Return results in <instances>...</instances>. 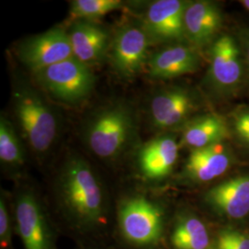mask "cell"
I'll list each match as a JSON object with an SVG mask.
<instances>
[{
    "label": "cell",
    "instance_id": "obj_1",
    "mask_svg": "<svg viewBox=\"0 0 249 249\" xmlns=\"http://www.w3.org/2000/svg\"><path fill=\"white\" fill-rule=\"evenodd\" d=\"M57 188L64 210L78 227L89 230L103 223V190L86 160L79 156L68 159L60 173Z\"/></svg>",
    "mask_w": 249,
    "mask_h": 249
},
{
    "label": "cell",
    "instance_id": "obj_2",
    "mask_svg": "<svg viewBox=\"0 0 249 249\" xmlns=\"http://www.w3.org/2000/svg\"><path fill=\"white\" fill-rule=\"evenodd\" d=\"M134 129L133 114L129 108L114 105L92 116L86 127V143L99 158L114 160L128 145Z\"/></svg>",
    "mask_w": 249,
    "mask_h": 249
},
{
    "label": "cell",
    "instance_id": "obj_3",
    "mask_svg": "<svg viewBox=\"0 0 249 249\" xmlns=\"http://www.w3.org/2000/svg\"><path fill=\"white\" fill-rule=\"evenodd\" d=\"M14 111L24 138L38 153L48 151L56 138L58 124L53 110L36 91L19 88L14 92Z\"/></svg>",
    "mask_w": 249,
    "mask_h": 249
},
{
    "label": "cell",
    "instance_id": "obj_4",
    "mask_svg": "<svg viewBox=\"0 0 249 249\" xmlns=\"http://www.w3.org/2000/svg\"><path fill=\"white\" fill-rule=\"evenodd\" d=\"M36 75L53 97L67 104H78L85 100L95 84L90 67L75 57L48 67Z\"/></svg>",
    "mask_w": 249,
    "mask_h": 249
},
{
    "label": "cell",
    "instance_id": "obj_5",
    "mask_svg": "<svg viewBox=\"0 0 249 249\" xmlns=\"http://www.w3.org/2000/svg\"><path fill=\"white\" fill-rule=\"evenodd\" d=\"M162 212L144 196L124 199L118 210V224L124 239L136 247H150L160 239Z\"/></svg>",
    "mask_w": 249,
    "mask_h": 249
},
{
    "label": "cell",
    "instance_id": "obj_6",
    "mask_svg": "<svg viewBox=\"0 0 249 249\" xmlns=\"http://www.w3.org/2000/svg\"><path fill=\"white\" fill-rule=\"evenodd\" d=\"M18 56L31 71L37 73L73 57L69 33L53 28L28 38L18 48Z\"/></svg>",
    "mask_w": 249,
    "mask_h": 249
},
{
    "label": "cell",
    "instance_id": "obj_7",
    "mask_svg": "<svg viewBox=\"0 0 249 249\" xmlns=\"http://www.w3.org/2000/svg\"><path fill=\"white\" fill-rule=\"evenodd\" d=\"M150 41L144 27L127 25L117 33L112 45L111 61L119 76L132 78L142 71L147 62Z\"/></svg>",
    "mask_w": 249,
    "mask_h": 249
},
{
    "label": "cell",
    "instance_id": "obj_8",
    "mask_svg": "<svg viewBox=\"0 0 249 249\" xmlns=\"http://www.w3.org/2000/svg\"><path fill=\"white\" fill-rule=\"evenodd\" d=\"M15 215L24 249H53V235L44 210L33 193L25 191L18 195Z\"/></svg>",
    "mask_w": 249,
    "mask_h": 249
},
{
    "label": "cell",
    "instance_id": "obj_9",
    "mask_svg": "<svg viewBox=\"0 0 249 249\" xmlns=\"http://www.w3.org/2000/svg\"><path fill=\"white\" fill-rule=\"evenodd\" d=\"M210 80L218 90L233 91L244 77L239 46L230 36H223L213 42L210 51Z\"/></svg>",
    "mask_w": 249,
    "mask_h": 249
},
{
    "label": "cell",
    "instance_id": "obj_10",
    "mask_svg": "<svg viewBox=\"0 0 249 249\" xmlns=\"http://www.w3.org/2000/svg\"><path fill=\"white\" fill-rule=\"evenodd\" d=\"M187 2L157 0L151 3L145 17L144 29L151 40L173 41L186 37L184 16Z\"/></svg>",
    "mask_w": 249,
    "mask_h": 249
},
{
    "label": "cell",
    "instance_id": "obj_11",
    "mask_svg": "<svg viewBox=\"0 0 249 249\" xmlns=\"http://www.w3.org/2000/svg\"><path fill=\"white\" fill-rule=\"evenodd\" d=\"M223 16L211 1L187 2L184 16L185 35L190 43L201 47L210 44L222 26Z\"/></svg>",
    "mask_w": 249,
    "mask_h": 249
},
{
    "label": "cell",
    "instance_id": "obj_12",
    "mask_svg": "<svg viewBox=\"0 0 249 249\" xmlns=\"http://www.w3.org/2000/svg\"><path fill=\"white\" fill-rule=\"evenodd\" d=\"M206 201L217 212L231 219L249 213V176L228 179L210 189Z\"/></svg>",
    "mask_w": 249,
    "mask_h": 249
},
{
    "label": "cell",
    "instance_id": "obj_13",
    "mask_svg": "<svg viewBox=\"0 0 249 249\" xmlns=\"http://www.w3.org/2000/svg\"><path fill=\"white\" fill-rule=\"evenodd\" d=\"M231 160L230 151L223 142L192 150L186 161L184 174L194 182H209L229 169Z\"/></svg>",
    "mask_w": 249,
    "mask_h": 249
},
{
    "label": "cell",
    "instance_id": "obj_14",
    "mask_svg": "<svg viewBox=\"0 0 249 249\" xmlns=\"http://www.w3.org/2000/svg\"><path fill=\"white\" fill-rule=\"evenodd\" d=\"M195 107L194 99L188 91L176 88L155 95L150 110L153 124L160 128H170L186 121Z\"/></svg>",
    "mask_w": 249,
    "mask_h": 249
},
{
    "label": "cell",
    "instance_id": "obj_15",
    "mask_svg": "<svg viewBox=\"0 0 249 249\" xmlns=\"http://www.w3.org/2000/svg\"><path fill=\"white\" fill-rule=\"evenodd\" d=\"M73 57L90 67L107 52L110 36L107 31L89 20L75 22L69 32Z\"/></svg>",
    "mask_w": 249,
    "mask_h": 249
},
{
    "label": "cell",
    "instance_id": "obj_16",
    "mask_svg": "<svg viewBox=\"0 0 249 249\" xmlns=\"http://www.w3.org/2000/svg\"><path fill=\"white\" fill-rule=\"evenodd\" d=\"M178 143L170 136L159 137L146 143L138 157L144 178L158 180L167 177L178 160Z\"/></svg>",
    "mask_w": 249,
    "mask_h": 249
},
{
    "label": "cell",
    "instance_id": "obj_17",
    "mask_svg": "<svg viewBox=\"0 0 249 249\" xmlns=\"http://www.w3.org/2000/svg\"><path fill=\"white\" fill-rule=\"evenodd\" d=\"M148 66L151 77L171 79L196 71L199 67V56L193 48L174 45L154 53Z\"/></svg>",
    "mask_w": 249,
    "mask_h": 249
},
{
    "label": "cell",
    "instance_id": "obj_18",
    "mask_svg": "<svg viewBox=\"0 0 249 249\" xmlns=\"http://www.w3.org/2000/svg\"><path fill=\"white\" fill-rule=\"evenodd\" d=\"M229 135L227 124L221 116L206 115L187 123L183 131L182 143L191 150H196L223 142Z\"/></svg>",
    "mask_w": 249,
    "mask_h": 249
},
{
    "label": "cell",
    "instance_id": "obj_19",
    "mask_svg": "<svg viewBox=\"0 0 249 249\" xmlns=\"http://www.w3.org/2000/svg\"><path fill=\"white\" fill-rule=\"evenodd\" d=\"M172 244L176 249H208L210 236L202 221L188 215L177 223L172 233Z\"/></svg>",
    "mask_w": 249,
    "mask_h": 249
},
{
    "label": "cell",
    "instance_id": "obj_20",
    "mask_svg": "<svg viewBox=\"0 0 249 249\" xmlns=\"http://www.w3.org/2000/svg\"><path fill=\"white\" fill-rule=\"evenodd\" d=\"M0 160L10 167L20 166L24 160L23 150L17 133L4 116H1L0 119Z\"/></svg>",
    "mask_w": 249,
    "mask_h": 249
},
{
    "label": "cell",
    "instance_id": "obj_21",
    "mask_svg": "<svg viewBox=\"0 0 249 249\" xmlns=\"http://www.w3.org/2000/svg\"><path fill=\"white\" fill-rule=\"evenodd\" d=\"M123 7L120 0H75L71 3L72 15L81 20L101 18Z\"/></svg>",
    "mask_w": 249,
    "mask_h": 249
},
{
    "label": "cell",
    "instance_id": "obj_22",
    "mask_svg": "<svg viewBox=\"0 0 249 249\" xmlns=\"http://www.w3.org/2000/svg\"><path fill=\"white\" fill-rule=\"evenodd\" d=\"M11 243V227L9 210L5 197L0 199V245L3 249H8Z\"/></svg>",
    "mask_w": 249,
    "mask_h": 249
},
{
    "label": "cell",
    "instance_id": "obj_23",
    "mask_svg": "<svg viewBox=\"0 0 249 249\" xmlns=\"http://www.w3.org/2000/svg\"><path fill=\"white\" fill-rule=\"evenodd\" d=\"M233 128L241 142L249 147V110L242 111L234 116Z\"/></svg>",
    "mask_w": 249,
    "mask_h": 249
},
{
    "label": "cell",
    "instance_id": "obj_24",
    "mask_svg": "<svg viewBox=\"0 0 249 249\" xmlns=\"http://www.w3.org/2000/svg\"><path fill=\"white\" fill-rule=\"evenodd\" d=\"M219 236L226 241L232 249H249V235L235 230H224Z\"/></svg>",
    "mask_w": 249,
    "mask_h": 249
},
{
    "label": "cell",
    "instance_id": "obj_25",
    "mask_svg": "<svg viewBox=\"0 0 249 249\" xmlns=\"http://www.w3.org/2000/svg\"><path fill=\"white\" fill-rule=\"evenodd\" d=\"M242 43H243V48H244L245 55L249 67V31L242 34Z\"/></svg>",
    "mask_w": 249,
    "mask_h": 249
},
{
    "label": "cell",
    "instance_id": "obj_26",
    "mask_svg": "<svg viewBox=\"0 0 249 249\" xmlns=\"http://www.w3.org/2000/svg\"><path fill=\"white\" fill-rule=\"evenodd\" d=\"M217 249H232V248L226 241L223 240V238L218 236V239H217Z\"/></svg>",
    "mask_w": 249,
    "mask_h": 249
},
{
    "label": "cell",
    "instance_id": "obj_27",
    "mask_svg": "<svg viewBox=\"0 0 249 249\" xmlns=\"http://www.w3.org/2000/svg\"><path fill=\"white\" fill-rule=\"evenodd\" d=\"M241 4L249 11V0H242Z\"/></svg>",
    "mask_w": 249,
    "mask_h": 249
}]
</instances>
